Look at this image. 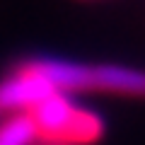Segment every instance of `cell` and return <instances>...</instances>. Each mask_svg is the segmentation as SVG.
Returning a JSON list of instances; mask_svg holds the SVG:
<instances>
[{
    "label": "cell",
    "mask_w": 145,
    "mask_h": 145,
    "mask_svg": "<svg viewBox=\"0 0 145 145\" xmlns=\"http://www.w3.org/2000/svg\"><path fill=\"white\" fill-rule=\"evenodd\" d=\"M39 143L36 123L27 111H15L0 123V145H34Z\"/></svg>",
    "instance_id": "cell-4"
},
{
    "label": "cell",
    "mask_w": 145,
    "mask_h": 145,
    "mask_svg": "<svg viewBox=\"0 0 145 145\" xmlns=\"http://www.w3.org/2000/svg\"><path fill=\"white\" fill-rule=\"evenodd\" d=\"M41 78L53 85L56 92H102L119 97L145 99V70L128 65H89V63L68 61H34L29 63Z\"/></svg>",
    "instance_id": "cell-1"
},
{
    "label": "cell",
    "mask_w": 145,
    "mask_h": 145,
    "mask_svg": "<svg viewBox=\"0 0 145 145\" xmlns=\"http://www.w3.org/2000/svg\"><path fill=\"white\" fill-rule=\"evenodd\" d=\"M27 114L34 119L44 145H97L106 133L102 114L75 104L63 92H53Z\"/></svg>",
    "instance_id": "cell-2"
},
{
    "label": "cell",
    "mask_w": 145,
    "mask_h": 145,
    "mask_svg": "<svg viewBox=\"0 0 145 145\" xmlns=\"http://www.w3.org/2000/svg\"><path fill=\"white\" fill-rule=\"evenodd\" d=\"M53 92V85L27 63L0 82V111H31Z\"/></svg>",
    "instance_id": "cell-3"
}]
</instances>
